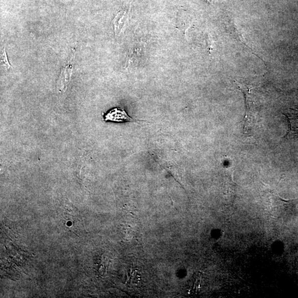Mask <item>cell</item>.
<instances>
[{
    "label": "cell",
    "instance_id": "obj_4",
    "mask_svg": "<svg viewBox=\"0 0 298 298\" xmlns=\"http://www.w3.org/2000/svg\"><path fill=\"white\" fill-rule=\"evenodd\" d=\"M226 28L229 34L235 38L236 40L243 44V45L249 49L252 54L255 55L258 58L261 59L262 60V59L260 57H259L255 53H254L252 49L248 45L244 37L242 36L241 31L239 29V26L236 24L233 20L228 19L227 24H226Z\"/></svg>",
    "mask_w": 298,
    "mask_h": 298
},
{
    "label": "cell",
    "instance_id": "obj_2",
    "mask_svg": "<svg viewBox=\"0 0 298 298\" xmlns=\"http://www.w3.org/2000/svg\"><path fill=\"white\" fill-rule=\"evenodd\" d=\"M270 196V211L273 217L279 218L287 215L294 211L298 204V198L285 200L272 191H269Z\"/></svg>",
    "mask_w": 298,
    "mask_h": 298
},
{
    "label": "cell",
    "instance_id": "obj_3",
    "mask_svg": "<svg viewBox=\"0 0 298 298\" xmlns=\"http://www.w3.org/2000/svg\"><path fill=\"white\" fill-rule=\"evenodd\" d=\"M105 121H113L117 123L130 122V121H139L130 117L123 108L115 107L108 110L103 115Z\"/></svg>",
    "mask_w": 298,
    "mask_h": 298
},
{
    "label": "cell",
    "instance_id": "obj_5",
    "mask_svg": "<svg viewBox=\"0 0 298 298\" xmlns=\"http://www.w3.org/2000/svg\"><path fill=\"white\" fill-rule=\"evenodd\" d=\"M283 114L288 119L289 123V129L285 137L289 135H298V113L290 110V112Z\"/></svg>",
    "mask_w": 298,
    "mask_h": 298
},
{
    "label": "cell",
    "instance_id": "obj_1",
    "mask_svg": "<svg viewBox=\"0 0 298 298\" xmlns=\"http://www.w3.org/2000/svg\"><path fill=\"white\" fill-rule=\"evenodd\" d=\"M243 93L245 99L246 114L244 119V132L251 135L257 121L258 114L260 111V104L257 99L256 92H254L251 86H239L237 87Z\"/></svg>",
    "mask_w": 298,
    "mask_h": 298
},
{
    "label": "cell",
    "instance_id": "obj_7",
    "mask_svg": "<svg viewBox=\"0 0 298 298\" xmlns=\"http://www.w3.org/2000/svg\"><path fill=\"white\" fill-rule=\"evenodd\" d=\"M1 65L7 70H9L12 68V66H11L9 62L5 48H4L3 51L1 52Z\"/></svg>",
    "mask_w": 298,
    "mask_h": 298
},
{
    "label": "cell",
    "instance_id": "obj_6",
    "mask_svg": "<svg viewBox=\"0 0 298 298\" xmlns=\"http://www.w3.org/2000/svg\"><path fill=\"white\" fill-rule=\"evenodd\" d=\"M73 69V65L69 64L62 69L60 77L63 78L64 81H69Z\"/></svg>",
    "mask_w": 298,
    "mask_h": 298
}]
</instances>
